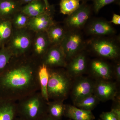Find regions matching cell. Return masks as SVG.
Segmentation results:
<instances>
[{
	"label": "cell",
	"instance_id": "1",
	"mask_svg": "<svg viewBox=\"0 0 120 120\" xmlns=\"http://www.w3.org/2000/svg\"><path fill=\"white\" fill-rule=\"evenodd\" d=\"M40 64L29 54L13 56L0 74V99L17 102L40 91L38 70Z\"/></svg>",
	"mask_w": 120,
	"mask_h": 120
},
{
	"label": "cell",
	"instance_id": "2",
	"mask_svg": "<svg viewBox=\"0 0 120 120\" xmlns=\"http://www.w3.org/2000/svg\"><path fill=\"white\" fill-rule=\"evenodd\" d=\"M47 102L37 91L16 102L17 116L25 120H39L47 114Z\"/></svg>",
	"mask_w": 120,
	"mask_h": 120
},
{
	"label": "cell",
	"instance_id": "3",
	"mask_svg": "<svg viewBox=\"0 0 120 120\" xmlns=\"http://www.w3.org/2000/svg\"><path fill=\"white\" fill-rule=\"evenodd\" d=\"M49 69L47 94L49 100L64 101L68 98L71 91L72 78L63 69Z\"/></svg>",
	"mask_w": 120,
	"mask_h": 120
},
{
	"label": "cell",
	"instance_id": "4",
	"mask_svg": "<svg viewBox=\"0 0 120 120\" xmlns=\"http://www.w3.org/2000/svg\"><path fill=\"white\" fill-rule=\"evenodd\" d=\"M30 31L27 28H13L7 46L13 56L17 57L29 54L33 40Z\"/></svg>",
	"mask_w": 120,
	"mask_h": 120
},
{
	"label": "cell",
	"instance_id": "5",
	"mask_svg": "<svg viewBox=\"0 0 120 120\" xmlns=\"http://www.w3.org/2000/svg\"><path fill=\"white\" fill-rule=\"evenodd\" d=\"M89 45L92 52L100 57L114 60L120 56L119 43L113 39L96 37L90 40Z\"/></svg>",
	"mask_w": 120,
	"mask_h": 120
},
{
	"label": "cell",
	"instance_id": "6",
	"mask_svg": "<svg viewBox=\"0 0 120 120\" xmlns=\"http://www.w3.org/2000/svg\"><path fill=\"white\" fill-rule=\"evenodd\" d=\"M67 63L83 50L85 42L80 30H68L60 44Z\"/></svg>",
	"mask_w": 120,
	"mask_h": 120
},
{
	"label": "cell",
	"instance_id": "7",
	"mask_svg": "<svg viewBox=\"0 0 120 120\" xmlns=\"http://www.w3.org/2000/svg\"><path fill=\"white\" fill-rule=\"evenodd\" d=\"M91 9L86 3L82 2L75 11L68 15L64 21L68 30H80L83 28L90 16Z\"/></svg>",
	"mask_w": 120,
	"mask_h": 120
},
{
	"label": "cell",
	"instance_id": "8",
	"mask_svg": "<svg viewBox=\"0 0 120 120\" xmlns=\"http://www.w3.org/2000/svg\"><path fill=\"white\" fill-rule=\"evenodd\" d=\"M95 83L90 78L82 76L75 78L71 87V96L74 104L93 94Z\"/></svg>",
	"mask_w": 120,
	"mask_h": 120
},
{
	"label": "cell",
	"instance_id": "9",
	"mask_svg": "<svg viewBox=\"0 0 120 120\" xmlns=\"http://www.w3.org/2000/svg\"><path fill=\"white\" fill-rule=\"evenodd\" d=\"M41 64H44L49 68H66L67 62L60 45L50 46Z\"/></svg>",
	"mask_w": 120,
	"mask_h": 120
},
{
	"label": "cell",
	"instance_id": "10",
	"mask_svg": "<svg viewBox=\"0 0 120 120\" xmlns=\"http://www.w3.org/2000/svg\"><path fill=\"white\" fill-rule=\"evenodd\" d=\"M54 8H50L38 16L30 18L26 28L32 32H46L52 25L56 23L53 18Z\"/></svg>",
	"mask_w": 120,
	"mask_h": 120
},
{
	"label": "cell",
	"instance_id": "11",
	"mask_svg": "<svg viewBox=\"0 0 120 120\" xmlns=\"http://www.w3.org/2000/svg\"><path fill=\"white\" fill-rule=\"evenodd\" d=\"M33 38L31 52L30 55L34 60L41 64V60L51 46L46 32L35 33Z\"/></svg>",
	"mask_w": 120,
	"mask_h": 120
},
{
	"label": "cell",
	"instance_id": "12",
	"mask_svg": "<svg viewBox=\"0 0 120 120\" xmlns=\"http://www.w3.org/2000/svg\"><path fill=\"white\" fill-rule=\"evenodd\" d=\"M93 94L99 101L114 100L117 94L116 85L109 80H99L95 83Z\"/></svg>",
	"mask_w": 120,
	"mask_h": 120
},
{
	"label": "cell",
	"instance_id": "13",
	"mask_svg": "<svg viewBox=\"0 0 120 120\" xmlns=\"http://www.w3.org/2000/svg\"><path fill=\"white\" fill-rule=\"evenodd\" d=\"M88 34L96 37L112 36L116 34V30L112 23L105 20L97 19L88 24L86 29Z\"/></svg>",
	"mask_w": 120,
	"mask_h": 120
},
{
	"label": "cell",
	"instance_id": "14",
	"mask_svg": "<svg viewBox=\"0 0 120 120\" xmlns=\"http://www.w3.org/2000/svg\"><path fill=\"white\" fill-rule=\"evenodd\" d=\"M87 67V59L83 52H80L71 58L67 63L66 71L72 78L81 76Z\"/></svg>",
	"mask_w": 120,
	"mask_h": 120
},
{
	"label": "cell",
	"instance_id": "15",
	"mask_svg": "<svg viewBox=\"0 0 120 120\" xmlns=\"http://www.w3.org/2000/svg\"><path fill=\"white\" fill-rule=\"evenodd\" d=\"M90 69L92 73L99 79L109 80L112 77V71L111 67L102 60H93L91 62Z\"/></svg>",
	"mask_w": 120,
	"mask_h": 120
},
{
	"label": "cell",
	"instance_id": "16",
	"mask_svg": "<svg viewBox=\"0 0 120 120\" xmlns=\"http://www.w3.org/2000/svg\"><path fill=\"white\" fill-rule=\"evenodd\" d=\"M22 6L18 0H0V19H11Z\"/></svg>",
	"mask_w": 120,
	"mask_h": 120
},
{
	"label": "cell",
	"instance_id": "17",
	"mask_svg": "<svg viewBox=\"0 0 120 120\" xmlns=\"http://www.w3.org/2000/svg\"><path fill=\"white\" fill-rule=\"evenodd\" d=\"M64 116L73 120H94L92 111L81 109L74 105H66Z\"/></svg>",
	"mask_w": 120,
	"mask_h": 120
},
{
	"label": "cell",
	"instance_id": "18",
	"mask_svg": "<svg viewBox=\"0 0 120 120\" xmlns=\"http://www.w3.org/2000/svg\"><path fill=\"white\" fill-rule=\"evenodd\" d=\"M17 116L16 102L0 99V120H14Z\"/></svg>",
	"mask_w": 120,
	"mask_h": 120
},
{
	"label": "cell",
	"instance_id": "19",
	"mask_svg": "<svg viewBox=\"0 0 120 120\" xmlns=\"http://www.w3.org/2000/svg\"><path fill=\"white\" fill-rule=\"evenodd\" d=\"M67 30L65 26H63L56 23L50 26L46 32L51 45H60Z\"/></svg>",
	"mask_w": 120,
	"mask_h": 120
},
{
	"label": "cell",
	"instance_id": "20",
	"mask_svg": "<svg viewBox=\"0 0 120 120\" xmlns=\"http://www.w3.org/2000/svg\"><path fill=\"white\" fill-rule=\"evenodd\" d=\"M47 9H48L42 0H35L22 6L20 11L30 18H32L41 15Z\"/></svg>",
	"mask_w": 120,
	"mask_h": 120
},
{
	"label": "cell",
	"instance_id": "21",
	"mask_svg": "<svg viewBox=\"0 0 120 120\" xmlns=\"http://www.w3.org/2000/svg\"><path fill=\"white\" fill-rule=\"evenodd\" d=\"M49 68L44 64L39 65L38 70L39 82L40 86V92L45 101H49L47 94V86L49 82Z\"/></svg>",
	"mask_w": 120,
	"mask_h": 120
},
{
	"label": "cell",
	"instance_id": "22",
	"mask_svg": "<svg viewBox=\"0 0 120 120\" xmlns=\"http://www.w3.org/2000/svg\"><path fill=\"white\" fill-rule=\"evenodd\" d=\"M63 101H53L47 102V114L56 120H61L64 116L66 105Z\"/></svg>",
	"mask_w": 120,
	"mask_h": 120
},
{
	"label": "cell",
	"instance_id": "23",
	"mask_svg": "<svg viewBox=\"0 0 120 120\" xmlns=\"http://www.w3.org/2000/svg\"><path fill=\"white\" fill-rule=\"evenodd\" d=\"M13 30L11 19H0V46H5L11 36Z\"/></svg>",
	"mask_w": 120,
	"mask_h": 120
},
{
	"label": "cell",
	"instance_id": "24",
	"mask_svg": "<svg viewBox=\"0 0 120 120\" xmlns=\"http://www.w3.org/2000/svg\"><path fill=\"white\" fill-rule=\"evenodd\" d=\"M99 101L98 98L93 94L82 99L74 105L76 107L81 109L92 111Z\"/></svg>",
	"mask_w": 120,
	"mask_h": 120
},
{
	"label": "cell",
	"instance_id": "25",
	"mask_svg": "<svg viewBox=\"0 0 120 120\" xmlns=\"http://www.w3.org/2000/svg\"><path fill=\"white\" fill-rule=\"evenodd\" d=\"M79 0H61L60 12L64 15H70L79 8Z\"/></svg>",
	"mask_w": 120,
	"mask_h": 120
},
{
	"label": "cell",
	"instance_id": "26",
	"mask_svg": "<svg viewBox=\"0 0 120 120\" xmlns=\"http://www.w3.org/2000/svg\"><path fill=\"white\" fill-rule=\"evenodd\" d=\"M30 18L20 11L16 13L12 18L13 28L20 29L26 28Z\"/></svg>",
	"mask_w": 120,
	"mask_h": 120
},
{
	"label": "cell",
	"instance_id": "27",
	"mask_svg": "<svg viewBox=\"0 0 120 120\" xmlns=\"http://www.w3.org/2000/svg\"><path fill=\"white\" fill-rule=\"evenodd\" d=\"M13 56L7 46L1 47L0 49V74L4 70Z\"/></svg>",
	"mask_w": 120,
	"mask_h": 120
},
{
	"label": "cell",
	"instance_id": "28",
	"mask_svg": "<svg viewBox=\"0 0 120 120\" xmlns=\"http://www.w3.org/2000/svg\"><path fill=\"white\" fill-rule=\"evenodd\" d=\"M114 106L110 112H103L100 115L101 120H120V102Z\"/></svg>",
	"mask_w": 120,
	"mask_h": 120
},
{
	"label": "cell",
	"instance_id": "29",
	"mask_svg": "<svg viewBox=\"0 0 120 120\" xmlns=\"http://www.w3.org/2000/svg\"><path fill=\"white\" fill-rule=\"evenodd\" d=\"M117 0H93L95 12L98 13L100 10L106 5L116 2Z\"/></svg>",
	"mask_w": 120,
	"mask_h": 120
},
{
	"label": "cell",
	"instance_id": "30",
	"mask_svg": "<svg viewBox=\"0 0 120 120\" xmlns=\"http://www.w3.org/2000/svg\"><path fill=\"white\" fill-rule=\"evenodd\" d=\"M114 74L116 79L118 82L120 80V64L118 62L115 65L114 67Z\"/></svg>",
	"mask_w": 120,
	"mask_h": 120
},
{
	"label": "cell",
	"instance_id": "31",
	"mask_svg": "<svg viewBox=\"0 0 120 120\" xmlns=\"http://www.w3.org/2000/svg\"><path fill=\"white\" fill-rule=\"evenodd\" d=\"M109 22L110 23H113L115 25H120V16L114 13L113 15L112 20Z\"/></svg>",
	"mask_w": 120,
	"mask_h": 120
},
{
	"label": "cell",
	"instance_id": "32",
	"mask_svg": "<svg viewBox=\"0 0 120 120\" xmlns=\"http://www.w3.org/2000/svg\"><path fill=\"white\" fill-rule=\"evenodd\" d=\"M34 0H18L22 6L29 4Z\"/></svg>",
	"mask_w": 120,
	"mask_h": 120
},
{
	"label": "cell",
	"instance_id": "33",
	"mask_svg": "<svg viewBox=\"0 0 120 120\" xmlns=\"http://www.w3.org/2000/svg\"><path fill=\"white\" fill-rule=\"evenodd\" d=\"M39 120H56L54 118H53L52 117L50 116L49 114H46L42 118L40 119Z\"/></svg>",
	"mask_w": 120,
	"mask_h": 120
},
{
	"label": "cell",
	"instance_id": "34",
	"mask_svg": "<svg viewBox=\"0 0 120 120\" xmlns=\"http://www.w3.org/2000/svg\"><path fill=\"white\" fill-rule=\"evenodd\" d=\"M42 0L43 1V2L45 3L47 9H49L50 8V7H51L52 6H51V5H50L49 1H48V0Z\"/></svg>",
	"mask_w": 120,
	"mask_h": 120
},
{
	"label": "cell",
	"instance_id": "35",
	"mask_svg": "<svg viewBox=\"0 0 120 120\" xmlns=\"http://www.w3.org/2000/svg\"><path fill=\"white\" fill-rule=\"evenodd\" d=\"M24 120L22 118H21V117H20L19 116H17L16 118H15V120Z\"/></svg>",
	"mask_w": 120,
	"mask_h": 120
},
{
	"label": "cell",
	"instance_id": "36",
	"mask_svg": "<svg viewBox=\"0 0 120 120\" xmlns=\"http://www.w3.org/2000/svg\"><path fill=\"white\" fill-rule=\"evenodd\" d=\"M80 1H82V2L83 3H86L87 1H89L90 0H79Z\"/></svg>",
	"mask_w": 120,
	"mask_h": 120
},
{
	"label": "cell",
	"instance_id": "37",
	"mask_svg": "<svg viewBox=\"0 0 120 120\" xmlns=\"http://www.w3.org/2000/svg\"><path fill=\"white\" fill-rule=\"evenodd\" d=\"M101 120V119H99V120Z\"/></svg>",
	"mask_w": 120,
	"mask_h": 120
},
{
	"label": "cell",
	"instance_id": "38",
	"mask_svg": "<svg viewBox=\"0 0 120 120\" xmlns=\"http://www.w3.org/2000/svg\"></svg>",
	"mask_w": 120,
	"mask_h": 120
}]
</instances>
